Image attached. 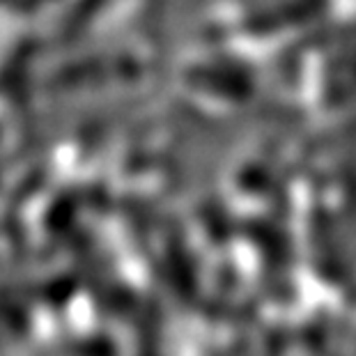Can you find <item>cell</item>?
Wrapping results in <instances>:
<instances>
[{
	"instance_id": "cell-1",
	"label": "cell",
	"mask_w": 356,
	"mask_h": 356,
	"mask_svg": "<svg viewBox=\"0 0 356 356\" xmlns=\"http://www.w3.org/2000/svg\"><path fill=\"white\" fill-rule=\"evenodd\" d=\"M287 191L271 193V209L264 216H253L244 221V237L257 248L262 267V283L269 299L280 306H290L297 299L294 283L292 241L285 228Z\"/></svg>"
},
{
	"instance_id": "cell-2",
	"label": "cell",
	"mask_w": 356,
	"mask_h": 356,
	"mask_svg": "<svg viewBox=\"0 0 356 356\" xmlns=\"http://www.w3.org/2000/svg\"><path fill=\"white\" fill-rule=\"evenodd\" d=\"M306 118L308 115L301 106H290V108L280 111L267 124V134L257 143L253 159L237 172V179H234L241 193L262 195L274 193L278 188H287L280 159H283V152L290 145V140L306 124Z\"/></svg>"
},
{
	"instance_id": "cell-3",
	"label": "cell",
	"mask_w": 356,
	"mask_h": 356,
	"mask_svg": "<svg viewBox=\"0 0 356 356\" xmlns=\"http://www.w3.org/2000/svg\"><path fill=\"white\" fill-rule=\"evenodd\" d=\"M308 246L317 278L356 304V269L347 246V232L340 230L322 202H315L308 211Z\"/></svg>"
},
{
	"instance_id": "cell-4",
	"label": "cell",
	"mask_w": 356,
	"mask_h": 356,
	"mask_svg": "<svg viewBox=\"0 0 356 356\" xmlns=\"http://www.w3.org/2000/svg\"><path fill=\"white\" fill-rule=\"evenodd\" d=\"M161 271L170 283V290L175 299L184 308H193L200 299V276L198 264L191 253V246L186 241L184 228L177 221L165 225V248Z\"/></svg>"
},
{
	"instance_id": "cell-5",
	"label": "cell",
	"mask_w": 356,
	"mask_h": 356,
	"mask_svg": "<svg viewBox=\"0 0 356 356\" xmlns=\"http://www.w3.org/2000/svg\"><path fill=\"white\" fill-rule=\"evenodd\" d=\"M198 218L207 239L214 246H228L232 237L237 234V225L230 214L228 204L223 202L221 195L207 193L198 204Z\"/></svg>"
},
{
	"instance_id": "cell-6",
	"label": "cell",
	"mask_w": 356,
	"mask_h": 356,
	"mask_svg": "<svg viewBox=\"0 0 356 356\" xmlns=\"http://www.w3.org/2000/svg\"><path fill=\"white\" fill-rule=\"evenodd\" d=\"M163 345V310L159 301L149 299L143 308L138 329V356H161Z\"/></svg>"
},
{
	"instance_id": "cell-7",
	"label": "cell",
	"mask_w": 356,
	"mask_h": 356,
	"mask_svg": "<svg viewBox=\"0 0 356 356\" xmlns=\"http://www.w3.org/2000/svg\"><path fill=\"white\" fill-rule=\"evenodd\" d=\"M338 336L333 333L327 322H306L299 331V345L304 347L308 356H345L340 350Z\"/></svg>"
}]
</instances>
